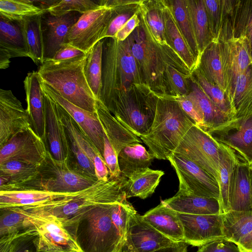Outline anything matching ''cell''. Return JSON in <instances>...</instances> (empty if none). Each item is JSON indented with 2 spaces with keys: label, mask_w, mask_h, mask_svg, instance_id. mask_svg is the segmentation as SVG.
I'll return each mask as SVG.
<instances>
[{
  "label": "cell",
  "mask_w": 252,
  "mask_h": 252,
  "mask_svg": "<svg viewBox=\"0 0 252 252\" xmlns=\"http://www.w3.org/2000/svg\"><path fill=\"white\" fill-rule=\"evenodd\" d=\"M66 193H57L42 190L29 189L0 191V208L32 206L63 196Z\"/></svg>",
  "instance_id": "836d02e7"
},
{
  "label": "cell",
  "mask_w": 252,
  "mask_h": 252,
  "mask_svg": "<svg viewBox=\"0 0 252 252\" xmlns=\"http://www.w3.org/2000/svg\"><path fill=\"white\" fill-rule=\"evenodd\" d=\"M102 40L96 43L87 53L84 72L88 84L99 101L102 85Z\"/></svg>",
  "instance_id": "60d3db41"
},
{
  "label": "cell",
  "mask_w": 252,
  "mask_h": 252,
  "mask_svg": "<svg viewBox=\"0 0 252 252\" xmlns=\"http://www.w3.org/2000/svg\"><path fill=\"white\" fill-rule=\"evenodd\" d=\"M81 15L78 12H72L61 16H53L48 12L42 15L44 61L51 59L66 44L71 28Z\"/></svg>",
  "instance_id": "d6986e66"
},
{
  "label": "cell",
  "mask_w": 252,
  "mask_h": 252,
  "mask_svg": "<svg viewBox=\"0 0 252 252\" xmlns=\"http://www.w3.org/2000/svg\"><path fill=\"white\" fill-rule=\"evenodd\" d=\"M170 97L176 100L186 114L193 121L195 125L206 131L203 118L198 105L190 95Z\"/></svg>",
  "instance_id": "f907efd6"
},
{
  "label": "cell",
  "mask_w": 252,
  "mask_h": 252,
  "mask_svg": "<svg viewBox=\"0 0 252 252\" xmlns=\"http://www.w3.org/2000/svg\"><path fill=\"white\" fill-rule=\"evenodd\" d=\"M114 204L94 207L80 218L87 221L88 238L91 252H115L125 241L111 219Z\"/></svg>",
  "instance_id": "30bf717a"
},
{
  "label": "cell",
  "mask_w": 252,
  "mask_h": 252,
  "mask_svg": "<svg viewBox=\"0 0 252 252\" xmlns=\"http://www.w3.org/2000/svg\"><path fill=\"white\" fill-rule=\"evenodd\" d=\"M164 174L163 171L149 168L134 174L127 179L125 184L126 198L138 197L144 199L147 198L155 192Z\"/></svg>",
  "instance_id": "d590c367"
},
{
  "label": "cell",
  "mask_w": 252,
  "mask_h": 252,
  "mask_svg": "<svg viewBox=\"0 0 252 252\" xmlns=\"http://www.w3.org/2000/svg\"><path fill=\"white\" fill-rule=\"evenodd\" d=\"M127 39L144 84L158 95L170 96L166 75L167 64L175 63L187 66L185 63L170 47L162 48L156 44L141 22Z\"/></svg>",
  "instance_id": "3957f363"
},
{
  "label": "cell",
  "mask_w": 252,
  "mask_h": 252,
  "mask_svg": "<svg viewBox=\"0 0 252 252\" xmlns=\"http://www.w3.org/2000/svg\"><path fill=\"white\" fill-rule=\"evenodd\" d=\"M242 252H252V231L237 245Z\"/></svg>",
  "instance_id": "680465c9"
},
{
  "label": "cell",
  "mask_w": 252,
  "mask_h": 252,
  "mask_svg": "<svg viewBox=\"0 0 252 252\" xmlns=\"http://www.w3.org/2000/svg\"><path fill=\"white\" fill-rule=\"evenodd\" d=\"M196 252H242L234 243L224 238L202 246Z\"/></svg>",
  "instance_id": "db71d44e"
},
{
  "label": "cell",
  "mask_w": 252,
  "mask_h": 252,
  "mask_svg": "<svg viewBox=\"0 0 252 252\" xmlns=\"http://www.w3.org/2000/svg\"><path fill=\"white\" fill-rule=\"evenodd\" d=\"M26 109L11 90H0V147L13 136L31 127Z\"/></svg>",
  "instance_id": "ac0fdd59"
},
{
  "label": "cell",
  "mask_w": 252,
  "mask_h": 252,
  "mask_svg": "<svg viewBox=\"0 0 252 252\" xmlns=\"http://www.w3.org/2000/svg\"><path fill=\"white\" fill-rule=\"evenodd\" d=\"M124 243L133 252H153L179 243L165 237L136 212L130 217Z\"/></svg>",
  "instance_id": "9a60e30c"
},
{
  "label": "cell",
  "mask_w": 252,
  "mask_h": 252,
  "mask_svg": "<svg viewBox=\"0 0 252 252\" xmlns=\"http://www.w3.org/2000/svg\"><path fill=\"white\" fill-rule=\"evenodd\" d=\"M3 212L0 219L1 237L18 232L20 228H25V216L19 207L1 209Z\"/></svg>",
  "instance_id": "7dc6e473"
},
{
  "label": "cell",
  "mask_w": 252,
  "mask_h": 252,
  "mask_svg": "<svg viewBox=\"0 0 252 252\" xmlns=\"http://www.w3.org/2000/svg\"><path fill=\"white\" fill-rule=\"evenodd\" d=\"M86 54L87 53L69 44H65L60 49L51 59L47 60L64 61L73 59Z\"/></svg>",
  "instance_id": "11a10c76"
},
{
  "label": "cell",
  "mask_w": 252,
  "mask_h": 252,
  "mask_svg": "<svg viewBox=\"0 0 252 252\" xmlns=\"http://www.w3.org/2000/svg\"><path fill=\"white\" fill-rule=\"evenodd\" d=\"M191 92L203 118L206 131L224 124L229 116L221 111L207 95L194 78L190 77Z\"/></svg>",
  "instance_id": "e575fe53"
},
{
  "label": "cell",
  "mask_w": 252,
  "mask_h": 252,
  "mask_svg": "<svg viewBox=\"0 0 252 252\" xmlns=\"http://www.w3.org/2000/svg\"><path fill=\"white\" fill-rule=\"evenodd\" d=\"M161 0L166 42L192 73L197 67V62L179 29L167 0Z\"/></svg>",
  "instance_id": "f1b7e54d"
},
{
  "label": "cell",
  "mask_w": 252,
  "mask_h": 252,
  "mask_svg": "<svg viewBox=\"0 0 252 252\" xmlns=\"http://www.w3.org/2000/svg\"><path fill=\"white\" fill-rule=\"evenodd\" d=\"M38 170L41 190L49 192L77 191L92 186L98 180L82 169L74 159H56L48 150Z\"/></svg>",
  "instance_id": "52a82bcc"
},
{
  "label": "cell",
  "mask_w": 252,
  "mask_h": 252,
  "mask_svg": "<svg viewBox=\"0 0 252 252\" xmlns=\"http://www.w3.org/2000/svg\"><path fill=\"white\" fill-rule=\"evenodd\" d=\"M19 208L26 217L25 228H33L37 233V241L34 242L36 250H69L85 252L60 219L44 211Z\"/></svg>",
  "instance_id": "ba28073f"
},
{
  "label": "cell",
  "mask_w": 252,
  "mask_h": 252,
  "mask_svg": "<svg viewBox=\"0 0 252 252\" xmlns=\"http://www.w3.org/2000/svg\"><path fill=\"white\" fill-rule=\"evenodd\" d=\"M28 114L31 126L43 140L47 147V128L44 108L43 92L37 71L27 74L24 81Z\"/></svg>",
  "instance_id": "7402d4cb"
},
{
  "label": "cell",
  "mask_w": 252,
  "mask_h": 252,
  "mask_svg": "<svg viewBox=\"0 0 252 252\" xmlns=\"http://www.w3.org/2000/svg\"><path fill=\"white\" fill-rule=\"evenodd\" d=\"M140 24L139 12L135 14L117 33L115 38L123 41L126 39L134 29Z\"/></svg>",
  "instance_id": "9f6ffc18"
},
{
  "label": "cell",
  "mask_w": 252,
  "mask_h": 252,
  "mask_svg": "<svg viewBox=\"0 0 252 252\" xmlns=\"http://www.w3.org/2000/svg\"><path fill=\"white\" fill-rule=\"evenodd\" d=\"M104 139L103 159L109 170L110 177H119L122 174L119 167L117 155L105 133Z\"/></svg>",
  "instance_id": "f5cc1de1"
},
{
  "label": "cell",
  "mask_w": 252,
  "mask_h": 252,
  "mask_svg": "<svg viewBox=\"0 0 252 252\" xmlns=\"http://www.w3.org/2000/svg\"><path fill=\"white\" fill-rule=\"evenodd\" d=\"M157 95L146 86L134 85L104 106L138 137L146 135L153 124Z\"/></svg>",
  "instance_id": "8992f818"
},
{
  "label": "cell",
  "mask_w": 252,
  "mask_h": 252,
  "mask_svg": "<svg viewBox=\"0 0 252 252\" xmlns=\"http://www.w3.org/2000/svg\"><path fill=\"white\" fill-rule=\"evenodd\" d=\"M142 218L171 240L177 243H185L183 226L177 213L162 201L142 216Z\"/></svg>",
  "instance_id": "484cf974"
},
{
  "label": "cell",
  "mask_w": 252,
  "mask_h": 252,
  "mask_svg": "<svg viewBox=\"0 0 252 252\" xmlns=\"http://www.w3.org/2000/svg\"><path fill=\"white\" fill-rule=\"evenodd\" d=\"M179 181L176 195H195L220 199V186L217 180L191 160L173 154L167 158Z\"/></svg>",
  "instance_id": "8fae6325"
},
{
  "label": "cell",
  "mask_w": 252,
  "mask_h": 252,
  "mask_svg": "<svg viewBox=\"0 0 252 252\" xmlns=\"http://www.w3.org/2000/svg\"><path fill=\"white\" fill-rule=\"evenodd\" d=\"M42 15L18 22L20 25L26 49L30 58L37 65L44 61V47L41 27Z\"/></svg>",
  "instance_id": "d6a6232c"
},
{
  "label": "cell",
  "mask_w": 252,
  "mask_h": 252,
  "mask_svg": "<svg viewBox=\"0 0 252 252\" xmlns=\"http://www.w3.org/2000/svg\"><path fill=\"white\" fill-rule=\"evenodd\" d=\"M157 95L153 124L149 133L140 138L156 158L166 159L195 124L176 100Z\"/></svg>",
  "instance_id": "5b68a950"
},
{
  "label": "cell",
  "mask_w": 252,
  "mask_h": 252,
  "mask_svg": "<svg viewBox=\"0 0 252 252\" xmlns=\"http://www.w3.org/2000/svg\"><path fill=\"white\" fill-rule=\"evenodd\" d=\"M225 142L247 157L252 154V117L243 121L236 132L227 136Z\"/></svg>",
  "instance_id": "f6af8a7d"
},
{
  "label": "cell",
  "mask_w": 252,
  "mask_h": 252,
  "mask_svg": "<svg viewBox=\"0 0 252 252\" xmlns=\"http://www.w3.org/2000/svg\"><path fill=\"white\" fill-rule=\"evenodd\" d=\"M136 211L127 201L113 205L111 219L122 236L125 239L131 215Z\"/></svg>",
  "instance_id": "681fc988"
},
{
  "label": "cell",
  "mask_w": 252,
  "mask_h": 252,
  "mask_svg": "<svg viewBox=\"0 0 252 252\" xmlns=\"http://www.w3.org/2000/svg\"><path fill=\"white\" fill-rule=\"evenodd\" d=\"M139 15L141 23L151 39L161 47H169L165 37L162 0H142Z\"/></svg>",
  "instance_id": "4316f807"
},
{
  "label": "cell",
  "mask_w": 252,
  "mask_h": 252,
  "mask_svg": "<svg viewBox=\"0 0 252 252\" xmlns=\"http://www.w3.org/2000/svg\"><path fill=\"white\" fill-rule=\"evenodd\" d=\"M155 158L139 143L127 145L122 149L118 155L121 174L128 179L134 174L149 168Z\"/></svg>",
  "instance_id": "1f68e13d"
},
{
  "label": "cell",
  "mask_w": 252,
  "mask_h": 252,
  "mask_svg": "<svg viewBox=\"0 0 252 252\" xmlns=\"http://www.w3.org/2000/svg\"><path fill=\"white\" fill-rule=\"evenodd\" d=\"M36 252H76L75 251L69 250H61L56 249L43 250L41 251L36 250Z\"/></svg>",
  "instance_id": "94428289"
},
{
  "label": "cell",
  "mask_w": 252,
  "mask_h": 252,
  "mask_svg": "<svg viewBox=\"0 0 252 252\" xmlns=\"http://www.w3.org/2000/svg\"><path fill=\"white\" fill-rule=\"evenodd\" d=\"M102 85L99 101L104 105L134 85H144L127 39H102Z\"/></svg>",
  "instance_id": "277c9868"
},
{
  "label": "cell",
  "mask_w": 252,
  "mask_h": 252,
  "mask_svg": "<svg viewBox=\"0 0 252 252\" xmlns=\"http://www.w3.org/2000/svg\"><path fill=\"white\" fill-rule=\"evenodd\" d=\"M224 239L236 245L252 231V211L221 214Z\"/></svg>",
  "instance_id": "74e56055"
},
{
  "label": "cell",
  "mask_w": 252,
  "mask_h": 252,
  "mask_svg": "<svg viewBox=\"0 0 252 252\" xmlns=\"http://www.w3.org/2000/svg\"><path fill=\"white\" fill-rule=\"evenodd\" d=\"M46 13L47 11L37 6L34 0H0V16L10 21L20 22Z\"/></svg>",
  "instance_id": "b9f144b4"
},
{
  "label": "cell",
  "mask_w": 252,
  "mask_h": 252,
  "mask_svg": "<svg viewBox=\"0 0 252 252\" xmlns=\"http://www.w3.org/2000/svg\"><path fill=\"white\" fill-rule=\"evenodd\" d=\"M60 111L65 128L72 133L81 148L94 163L98 180L107 181L109 172L102 157L73 119L60 105Z\"/></svg>",
  "instance_id": "f546056e"
},
{
  "label": "cell",
  "mask_w": 252,
  "mask_h": 252,
  "mask_svg": "<svg viewBox=\"0 0 252 252\" xmlns=\"http://www.w3.org/2000/svg\"><path fill=\"white\" fill-rule=\"evenodd\" d=\"M177 215L183 226L185 243L201 247L224 238L221 214L189 215L177 213Z\"/></svg>",
  "instance_id": "5bb4252c"
},
{
  "label": "cell",
  "mask_w": 252,
  "mask_h": 252,
  "mask_svg": "<svg viewBox=\"0 0 252 252\" xmlns=\"http://www.w3.org/2000/svg\"><path fill=\"white\" fill-rule=\"evenodd\" d=\"M220 144L209 133L193 125L173 154L184 157L211 175L219 184Z\"/></svg>",
  "instance_id": "9c48e42d"
},
{
  "label": "cell",
  "mask_w": 252,
  "mask_h": 252,
  "mask_svg": "<svg viewBox=\"0 0 252 252\" xmlns=\"http://www.w3.org/2000/svg\"><path fill=\"white\" fill-rule=\"evenodd\" d=\"M42 92L49 151L58 160H65L74 158L69 147L65 126L62 121L60 105L45 92L43 91Z\"/></svg>",
  "instance_id": "2e32d148"
},
{
  "label": "cell",
  "mask_w": 252,
  "mask_h": 252,
  "mask_svg": "<svg viewBox=\"0 0 252 252\" xmlns=\"http://www.w3.org/2000/svg\"><path fill=\"white\" fill-rule=\"evenodd\" d=\"M220 40L228 96L229 90L235 79L251 67L252 59L249 42L245 36L240 35Z\"/></svg>",
  "instance_id": "44dd1931"
},
{
  "label": "cell",
  "mask_w": 252,
  "mask_h": 252,
  "mask_svg": "<svg viewBox=\"0 0 252 252\" xmlns=\"http://www.w3.org/2000/svg\"><path fill=\"white\" fill-rule=\"evenodd\" d=\"M124 244V243H123ZM123 246V245H122ZM122 247H121L118 250H117L115 252H121Z\"/></svg>",
  "instance_id": "6125c7cd"
},
{
  "label": "cell",
  "mask_w": 252,
  "mask_h": 252,
  "mask_svg": "<svg viewBox=\"0 0 252 252\" xmlns=\"http://www.w3.org/2000/svg\"><path fill=\"white\" fill-rule=\"evenodd\" d=\"M127 180L123 175L117 178L109 176L107 181L97 180L85 189L66 193L44 203L20 208L49 213L67 226L79 220L85 212L94 207L127 201L124 191Z\"/></svg>",
  "instance_id": "6da1fadb"
},
{
  "label": "cell",
  "mask_w": 252,
  "mask_h": 252,
  "mask_svg": "<svg viewBox=\"0 0 252 252\" xmlns=\"http://www.w3.org/2000/svg\"><path fill=\"white\" fill-rule=\"evenodd\" d=\"M228 204L230 211H252V181L248 169L237 164L230 185Z\"/></svg>",
  "instance_id": "83f0119b"
},
{
  "label": "cell",
  "mask_w": 252,
  "mask_h": 252,
  "mask_svg": "<svg viewBox=\"0 0 252 252\" xmlns=\"http://www.w3.org/2000/svg\"><path fill=\"white\" fill-rule=\"evenodd\" d=\"M191 76L213 102L229 116L232 106L226 94L218 86L209 82L197 68L192 73Z\"/></svg>",
  "instance_id": "ee69618b"
},
{
  "label": "cell",
  "mask_w": 252,
  "mask_h": 252,
  "mask_svg": "<svg viewBox=\"0 0 252 252\" xmlns=\"http://www.w3.org/2000/svg\"></svg>",
  "instance_id": "be15d7a7"
},
{
  "label": "cell",
  "mask_w": 252,
  "mask_h": 252,
  "mask_svg": "<svg viewBox=\"0 0 252 252\" xmlns=\"http://www.w3.org/2000/svg\"><path fill=\"white\" fill-rule=\"evenodd\" d=\"M167 1L179 29L194 57L198 65L200 54L187 0H167Z\"/></svg>",
  "instance_id": "8d00e7d4"
},
{
  "label": "cell",
  "mask_w": 252,
  "mask_h": 252,
  "mask_svg": "<svg viewBox=\"0 0 252 252\" xmlns=\"http://www.w3.org/2000/svg\"><path fill=\"white\" fill-rule=\"evenodd\" d=\"M41 190L38 166L18 160L0 164V191Z\"/></svg>",
  "instance_id": "ffe728a7"
},
{
  "label": "cell",
  "mask_w": 252,
  "mask_h": 252,
  "mask_svg": "<svg viewBox=\"0 0 252 252\" xmlns=\"http://www.w3.org/2000/svg\"><path fill=\"white\" fill-rule=\"evenodd\" d=\"M40 86L43 91L68 112L103 158L105 133L96 112H90L74 105L63 97L56 91L41 81Z\"/></svg>",
  "instance_id": "e0dca14e"
},
{
  "label": "cell",
  "mask_w": 252,
  "mask_h": 252,
  "mask_svg": "<svg viewBox=\"0 0 252 252\" xmlns=\"http://www.w3.org/2000/svg\"><path fill=\"white\" fill-rule=\"evenodd\" d=\"M47 151L43 140L31 126L13 136L0 147V164L15 160L38 166Z\"/></svg>",
  "instance_id": "4fadbf2b"
},
{
  "label": "cell",
  "mask_w": 252,
  "mask_h": 252,
  "mask_svg": "<svg viewBox=\"0 0 252 252\" xmlns=\"http://www.w3.org/2000/svg\"><path fill=\"white\" fill-rule=\"evenodd\" d=\"M87 54L61 61L45 60L37 72L41 82L64 99L86 111L95 113L97 100L86 79Z\"/></svg>",
  "instance_id": "7a4b0ae2"
},
{
  "label": "cell",
  "mask_w": 252,
  "mask_h": 252,
  "mask_svg": "<svg viewBox=\"0 0 252 252\" xmlns=\"http://www.w3.org/2000/svg\"><path fill=\"white\" fill-rule=\"evenodd\" d=\"M200 56L213 41L203 0H187Z\"/></svg>",
  "instance_id": "ab89813d"
},
{
  "label": "cell",
  "mask_w": 252,
  "mask_h": 252,
  "mask_svg": "<svg viewBox=\"0 0 252 252\" xmlns=\"http://www.w3.org/2000/svg\"><path fill=\"white\" fill-rule=\"evenodd\" d=\"M96 114L117 156L121 150L126 146L142 142L137 136L113 116L98 100L96 103Z\"/></svg>",
  "instance_id": "d4e9b609"
},
{
  "label": "cell",
  "mask_w": 252,
  "mask_h": 252,
  "mask_svg": "<svg viewBox=\"0 0 252 252\" xmlns=\"http://www.w3.org/2000/svg\"><path fill=\"white\" fill-rule=\"evenodd\" d=\"M99 5V1L58 0L47 10V12L55 16H61L72 12H78L82 14Z\"/></svg>",
  "instance_id": "bcb514c9"
},
{
  "label": "cell",
  "mask_w": 252,
  "mask_h": 252,
  "mask_svg": "<svg viewBox=\"0 0 252 252\" xmlns=\"http://www.w3.org/2000/svg\"><path fill=\"white\" fill-rule=\"evenodd\" d=\"M220 203L222 214H224L229 211L228 196L230 185L233 171L238 164L234 154L230 150L220 144Z\"/></svg>",
  "instance_id": "f35d334b"
},
{
  "label": "cell",
  "mask_w": 252,
  "mask_h": 252,
  "mask_svg": "<svg viewBox=\"0 0 252 252\" xmlns=\"http://www.w3.org/2000/svg\"><path fill=\"white\" fill-rule=\"evenodd\" d=\"M113 10L105 5L82 14L68 34L69 44L87 53L98 41L106 37Z\"/></svg>",
  "instance_id": "7c38bea8"
},
{
  "label": "cell",
  "mask_w": 252,
  "mask_h": 252,
  "mask_svg": "<svg viewBox=\"0 0 252 252\" xmlns=\"http://www.w3.org/2000/svg\"><path fill=\"white\" fill-rule=\"evenodd\" d=\"M208 16L213 40H218L224 15L230 11L232 4L230 1L203 0Z\"/></svg>",
  "instance_id": "7bdbcfd3"
},
{
  "label": "cell",
  "mask_w": 252,
  "mask_h": 252,
  "mask_svg": "<svg viewBox=\"0 0 252 252\" xmlns=\"http://www.w3.org/2000/svg\"><path fill=\"white\" fill-rule=\"evenodd\" d=\"M174 211L189 215H220V202L214 198L195 195H175L161 201Z\"/></svg>",
  "instance_id": "4dcf8cb0"
},
{
  "label": "cell",
  "mask_w": 252,
  "mask_h": 252,
  "mask_svg": "<svg viewBox=\"0 0 252 252\" xmlns=\"http://www.w3.org/2000/svg\"><path fill=\"white\" fill-rule=\"evenodd\" d=\"M237 29L240 35H244L249 42L252 59V2L245 4L241 10Z\"/></svg>",
  "instance_id": "816d5d0a"
},
{
  "label": "cell",
  "mask_w": 252,
  "mask_h": 252,
  "mask_svg": "<svg viewBox=\"0 0 252 252\" xmlns=\"http://www.w3.org/2000/svg\"><path fill=\"white\" fill-rule=\"evenodd\" d=\"M186 244L184 242H180L174 246L162 248L153 252H187L188 245ZM121 252H133L130 250L124 243L122 247Z\"/></svg>",
  "instance_id": "6f0895ef"
},
{
  "label": "cell",
  "mask_w": 252,
  "mask_h": 252,
  "mask_svg": "<svg viewBox=\"0 0 252 252\" xmlns=\"http://www.w3.org/2000/svg\"><path fill=\"white\" fill-rule=\"evenodd\" d=\"M197 69L209 82L219 87L228 96L220 39L212 41L204 50L200 55Z\"/></svg>",
  "instance_id": "cb8c5ba5"
},
{
  "label": "cell",
  "mask_w": 252,
  "mask_h": 252,
  "mask_svg": "<svg viewBox=\"0 0 252 252\" xmlns=\"http://www.w3.org/2000/svg\"><path fill=\"white\" fill-rule=\"evenodd\" d=\"M252 87V68L239 75L231 87L228 98L231 106H239Z\"/></svg>",
  "instance_id": "c3c4849f"
},
{
  "label": "cell",
  "mask_w": 252,
  "mask_h": 252,
  "mask_svg": "<svg viewBox=\"0 0 252 252\" xmlns=\"http://www.w3.org/2000/svg\"><path fill=\"white\" fill-rule=\"evenodd\" d=\"M31 231L30 229H28L26 231L24 232V233H22L19 239L16 249L15 252H30V250L28 249V246H21V240L27 235H28L30 232Z\"/></svg>",
  "instance_id": "91938a15"
},
{
  "label": "cell",
  "mask_w": 252,
  "mask_h": 252,
  "mask_svg": "<svg viewBox=\"0 0 252 252\" xmlns=\"http://www.w3.org/2000/svg\"><path fill=\"white\" fill-rule=\"evenodd\" d=\"M14 57H29L20 25L0 16V68H8Z\"/></svg>",
  "instance_id": "603a6c76"
}]
</instances>
